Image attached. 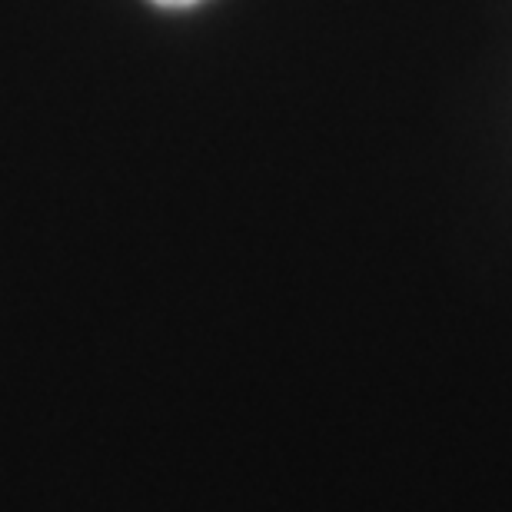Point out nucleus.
I'll return each mask as SVG.
<instances>
[{
	"instance_id": "obj_1",
	"label": "nucleus",
	"mask_w": 512,
	"mask_h": 512,
	"mask_svg": "<svg viewBox=\"0 0 512 512\" xmlns=\"http://www.w3.org/2000/svg\"><path fill=\"white\" fill-rule=\"evenodd\" d=\"M153 4H163V7H190L197 0H153Z\"/></svg>"
}]
</instances>
